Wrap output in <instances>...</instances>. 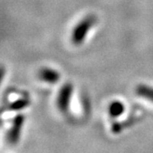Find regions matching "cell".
<instances>
[{
    "label": "cell",
    "instance_id": "3957f363",
    "mask_svg": "<svg viewBox=\"0 0 153 153\" xmlns=\"http://www.w3.org/2000/svg\"><path fill=\"white\" fill-rule=\"evenodd\" d=\"M23 123H24V117L22 116H17L14 119L13 125L11 127L10 130L9 131L8 136H7L8 140L12 144H15L19 140Z\"/></svg>",
    "mask_w": 153,
    "mask_h": 153
},
{
    "label": "cell",
    "instance_id": "277c9868",
    "mask_svg": "<svg viewBox=\"0 0 153 153\" xmlns=\"http://www.w3.org/2000/svg\"><path fill=\"white\" fill-rule=\"evenodd\" d=\"M39 77L41 80L48 83H55L60 80V74L51 68H44L39 71Z\"/></svg>",
    "mask_w": 153,
    "mask_h": 153
},
{
    "label": "cell",
    "instance_id": "6da1fadb",
    "mask_svg": "<svg viewBox=\"0 0 153 153\" xmlns=\"http://www.w3.org/2000/svg\"><path fill=\"white\" fill-rule=\"evenodd\" d=\"M95 22L93 16H88L79 22L76 27L73 29L71 34L72 42L75 44H80L84 41L88 31L91 29Z\"/></svg>",
    "mask_w": 153,
    "mask_h": 153
},
{
    "label": "cell",
    "instance_id": "7a4b0ae2",
    "mask_svg": "<svg viewBox=\"0 0 153 153\" xmlns=\"http://www.w3.org/2000/svg\"><path fill=\"white\" fill-rule=\"evenodd\" d=\"M71 94H72V85L70 83H66L60 88L57 99V104L59 109L63 112H66L69 108Z\"/></svg>",
    "mask_w": 153,
    "mask_h": 153
},
{
    "label": "cell",
    "instance_id": "5b68a950",
    "mask_svg": "<svg viewBox=\"0 0 153 153\" xmlns=\"http://www.w3.org/2000/svg\"><path fill=\"white\" fill-rule=\"evenodd\" d=\"M136 94L141 98L146 99L153 103V88L146 85H140L136 88Z\"/></svg>",
    "mask_w": 153,
    "mask_h": 153
},
{
    "label": "cell",
    "instance_id": "52a82bcc",
    "mask_svg": "<svg viewBox=\"0 0 153 153\" xmlns=\"http://www.w3.org/2000/svg\"><path fill=\"white\" fill-rule=\"evenodd\" d=\"M27 104V101H22V100H20V101H17V102H16L15 104H13L12 105V108L13 109H22V108H23L24 106H26L25 105Z\"/></svg>",
    "mask_w": 153,
    "mask_h": 153
},
{
    "label": "cell",
    "instance_id": "8992f818",
    "mask_svg": "<svg viewBox=\"0 0 153 153\" xmlns=\"http://www.w3.org/2000/svg\"><path fill=\"white\" fill-rule=\"evenodd\" d=\"M123 111H124V105L120 101H114L110 105L109 112L112 117H118L121 114H123Z\"/></svg>",
    "mask_w": 153,
    "mask_h": 153
}]
</instances>
